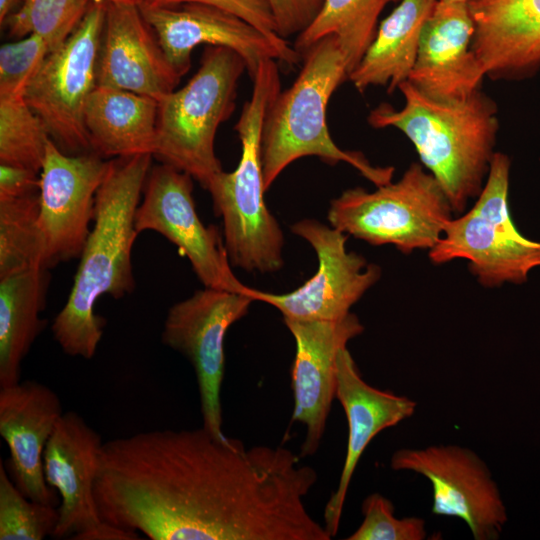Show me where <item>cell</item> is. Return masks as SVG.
Returning a JSON list of instances; mask_svg holds the SVG:
<instances>
[{
	"instance_id": "obj_21",
	"label": "cell",
	"mask_w": 540,
	"mask_h": 540,
	"mask_svg": "<svg viewBox=\"0 0 540 540\" xmlns=\"http://www.w3.org/2000/svg\"><path fill=\"white\" fill-rule=\"evenodd\" d=\"M336 398L346 415L348 439L338 485L324 509V526L331 537L338 532L348 488L364 450L381 431L411 417L417 406L406 396L369 385L347 347L336 359Z\"/></svg>"
},
{
	"instance_id": "obj_38",
	"label": "cell",
	"mask_w": 540,
	"mask_h": 540,
	"mask_svg": "<svg viewBox=\"0 0 540 540\" xmlns=\"http://www.w3.org/2000/svg\"><path fill=\"white\" fill-rule=\"evenodd\" d=\"M91 1H103L106 3H114V4H124V5H133V6H141L144 4L146 0H88Z\"/></svg>"
},
{
	"instance_id": "obj_20",
	"label": "cell",
	"mask_w": 540,
	"mask_h": 540,
	"mask_svg": "<svg viewBox=\"0 0 540 540\" xmlns=\"http://www.w3.org/2000/svg\"><path fill=\"white\" fill-rule=\"evenodd\" d=\"M474 31L468 4L437 2L408 81L436 100H460L479 90L486 72L471 49Z\"/></svg>"
},
{
	"instance_id": "obj_29",
	"label": "cell",
	"mask_w": 540,
	"mask_h": 540,
	"mask_svg": "<svg viewBox=\"0 0 540 540\" xmlns=\"http://www.w3.org/2000/svg\"><path fill=\"white\" fill-rule=\"evenodd\" d=\"M58 508L25 496L0 463V540H42L53 535Z\"/></svg>"
},
{
	"instance_id": "obj_15",
	"label": "cell",
	"mask_w": 540,
	"mask_h": 540,
	"mask_svg": "<svg viewBox=\"0 0 540 540\" xmlns=\"http://www.w3.org/2000/svg\"><path fill=\"white\" fill-rule=\"evenodd\" d=\"M110 165L111 160L95 152L69 155L48 141L39 186L46 268L80 257L91 231L96 193Z\"/></svg>"
},
{
	"instance_id": "obj_13",
	"label": "cell",
	"mask_w": 540,
	"mask_h": 540,
	"mask_svg": "<svg viewBox=\"0 0 540 540\" xmlns=\"http://www.w3.org/2000/svg\"><path fill=\"white\" fill-rule=\"evenodd\" d=\"M139 8L180 77L190 69L193 49L202 44L223 46L238 53L251 79L263 60L272 59L288 67L302 60L287 39L270 36L217 6L183 3L168 7L141 5Z\"/></svg>"
},
{
	"instance_id": "obj_5",
	"label": "cell",
	"mask_w": 540,
	"mask_h": 540,
	"mask_svg": "<svg viewBox=\"0 0 540 540\" xmlns=\"http://www.w3.org/2000/svg\"><path fill=\"white\" fill-rule=\"evenodd\" d=\"M252 81L251 97L234 127L241 142L239 163L233 171L217 174L206 190L215 215L222 218L231 265L247 272L273 273L284 264V236L264 201L260 145L267 110L281 91L277 62L263 60Z\"/></svg>"
},
{
	"instance_id": "obj_6",
	"label": "cell",
	"mask_w": 540,
	"mask_h": 540,
	"mask_svg": "<svg viewBox=\"0 0 540 540\" xmlns=\"http://www.w3.org/2000/svg\"><path fill=\"white\" fill-rule=\"evenodd\" d=\"M245 70L243 58L232 49L206 46L193 77L158 102L153 156L189 174L206 189L223 171L215 154V136L235 109L238 82Z\"/></svg>"
},
{
	"instance_id": "obj_37",
	"label": "cell",
	"mask_w": 540,
	"mask_h": 540,
	"mask_svg": "<svg viewBox=\"0 0 540 540\" xmlns=\"http://www.w3.org/2000/svg\"><path fill=\"white\" fill-rule=\"evenodd\" d=\"M17 0H0V22L1 24L7 19L10 10L13 8Z\"/></svg>"
},
{
	"instance_id": "obj_18",
	"label": "cell",
	"mask_w": 540,
	"mask_h": 540,
	"mask_svg": "<svg viewBox=\"0 0 540 540\" xmlns=\"http://www.w3.org/2000/svg\"><path fill=\"white\" fill-rule=\"evenodd\" d=\"M180 79L139 6L106 3L97 85L159 102L175 90Z\"/></svg>"
},
{
	"instance_id": "obj_11",
	"label": "cell",
	"mask_w": 540,
	"mask_h": 540,
	"mask_svg": "<svg viewBox=\"0 0 540 540\" xmlns=\"http://www.w3.org/2000/svg\"><path fill=\"white\" fill-rule=\"evenodd\" d=\"M250 295L205 287L172 305L161 333L162 343L184 355L193 366L203 427L225 438L221 388L225 371L224 340L230 326L243 318Z\"/></svg>"
},
{
	"instance_id": "obj_35",
	"label": "cell",
	"mask_w": 540,
	"mask_h": 540,
	"mask_svg": "<svg viewBox=\"0 0 540 540\" xmlns=\"http://www.w3.org/2000/svg\"><path fill=\"white\" fill-rule=\"evenodd\" d=\"M40 172L0 164V199L22 197L39 192Z\"/></svg>"
},
{
	"instance_id": "obj_7",
	"label": "cell",
	"mask_w": 540,
	"mask_h": 540,
	"mask_svg": "<svg viewBox=\"0 0 540 540\" xmlns=\"http://www.w3.org/2000/svg\"><path fill=\"white\" fill-rule=\"evenodd\" d=\"M451 203L436 178L412 163L397 182L344 190L330 202V226L373 246L393 245L404 254L432 249L453 218Z\"/></svg>"
},
{
	"instance_id": "obj_27",
	"label": "cell",
	"mask_w": 540,
	"mask_h": 540,
	"mask_svg": "<svg viewBox=\"0 0 540 540\" xmlns=\"http://www.w3.org/2000/svg\"><path fill=\"white\" fill-rule=\"evenodd\" d=\"M39 213V192L0 199V279L46 268V244Z\"/></svg>"
},
{
	"instance_id": "obj_14",
	"label": "cell",
	"mask_w": 540,
	"mask_h": 540,
	"mask_svg": "<svg viewBox=\"0 0 540 540\" xmlns=\"http://www.w3.org/2000/svg\"><path fill=\"white\" fill-rule=\"evenodd\" d=\"M291 232L314 249L318 268L304 284L287 293L253 289L254 301L267 303L290 320H336L380 279L381 268L360 254L348 251V235L315 219H302Z\"/></svg>"
},
{
	"instance_id": "obj_4",
	"label": "cell",
	"mask_w": 540,
	"mask_h": 540,
	"mask_svg": "<svg viewBox=\"0 0 540 540\" xmlns=\"http://www.w3.org/2000/svg\"><path fill=\"white\" fill-rule=\"evenodd\" d=\"M302 60L300 73L275 97L264 119L260 152L265 191L292 162L307 156L332 166L345 162L376 186L391 182L392 166H374L360 152L341 149L329 133V100L349 76L337 38H322L303 54Z\"/></svg>"
},
{
	"instance_id": "obj_36",
	"label": "cell",
	"mask_w": 540,
	"mask_h": 540,
	"mask_svg": "<svg viewBox=\"0 0 540 540\" xmlns=\"http://www.w3.org/2000/svg\"><path fill=\"white\" fill-rule=\"evenodd\" d=\"M140 534L115 526L102 520L92 530L80 535L76 540H138Z\"/></svg>"
},
{
	"instance_id": "obj_23",
	"label": "cell",
	"mask_w": 540,
	"mask_h": 540,
	"mask_svg": "<svg viewBox=\"0 0 540 540\" xmlns=\"http://www.w3.org/2000/svg\"><path fill=\"white\" fill-rule=\"evenodd\" d=\"M158 101L130 91L97 85L84 109L93 152L106 158L154 155Z\"/></svg>"
},
{
	"instance_id": "obj_31",
	"label": "cell",
	"mask_w": 540,
	"mask_h": 540,
	"mask_svg": "<svg viewBox=\"0 0 540 540\" xmlns=\"http://www.w3.org/2000/svg\"><path fill=\"white\" fill-rule=\"evenodd\" d=\"M50 48L37 34L3 44L0 48V99L23 97Z\"/></svg>"
},
{
	"instance_id": "obj_30",
	"label": "cell",
	"mask_w": 540,
	"mask_h": 540,
	"mask_svg": "<svg viewBox=\"0 0 540 540\" xmlns=\"http://www.w3.org/2000/svg\"><path fill=\"white\" fill-rule=\"evenodd\" d=\"M88 4V0H24L21 8L9 16L8 27L16 37L41 36L51 52L70 36Z\"/></svg>"
},
{
	"instance_id": "obj_34",
	"label": "cell",
	"mask_w": 540,
	"mask_h": 540,
	"mask_svg": "<svg viewBox=\"0 0 540 540\" xmlns=\"http://www.w3.org/2000/svg\"><path fill=\"white\" fill-rule=\"evenodd\" d=\"M277 34L287 39L303 32L318 15L324 0H268Z\"/></svg>"
},
{
	"instance_id": "obj_26",
	"label": "cell",
	"mask_w": 540,
	"mask_h": 540,
	"mask_svg": "<svg viewBox=\"0 0 540 540\" xmlns=\"http://www.w3.org/2000/svg\"><path fill=\"white\" fill-rule=\"evenodd\" d=\"M400 0H324L313 22L294 42L301 56L316 42L335 36L346 57L349 74L371 45L379 16L387 4Z\"/></svg>"
},
{
	"instance_id": "obj_19",
	"label": "cell",
	"mask_w": 540,
	"mask_h": 540,
	"mask_svg": "<svg viewBox=\"0 0 540 540\" xmlns=\"http://www.w3.org/2000/svg\"><path fill=\"white\" fill-rule=\"evenodd\" d=\"M63 413L58 395L38 381L0 388V435L9 449L11 478L28 498L55 506L59 497L45 480L43 455Z\"/></svg>"
},
{
	"instance_id": "obj_33",
	"label": "cell",
	"mask_w": 540,
	"mask_h": 540,
	"mask_svg": "<svg viewBox=\"0 0 540 540\" xmlns=\"http://www.w3.org/2000/svg\"><path fill=\"white\" fill-rule=\"evenodd\" d=\"M183 3L217 6L238 15L270 36L278 35L276 21L268 0H146L142 5L168 7Z\"/></svg>"
},
{
	"instance_id": "obj_2",
	"label": "cell",
	"mask_w": 540,
	"mask_h": 540,
	"mask_svg": "<svg viewBox=\"0 0 540 540\" xmlns=\"http://www.w3.org/2000/svg\"><path fill=\"white\" fill-rule=\"evenodd\" d=\"M153 155L111 159L97 190L93 227L80 255L74 281L51 331L62 351L72 357H94L104 320L95 313L103 295L115 299L133 292L132 249L137 235L135 213L141 201Z\"/></svg>"
},
{
	"instance_id": "obj_8",
	"label": "cell",
	"mask_w": 540,
	"mask_h": 540,
	"mask_svg": "<svg viewBox=\"0 0 540 540\" xmlns=\"http://www.w3.org/2000/svg\"><path fill=\"white\" fill-rule=\"evenodd\" d=\"M510 168V158L495 152L474 205L452 218L429 250L432 263L467 260L470 272L489 288L522 284L540 267V240L524 236L509 211Z\"/></svg>"
},
{
	"instance_id": "obj_10",
	"label": "cell",
	"mask_w": 540,
	"mask_h": 540,
	"mask_svg": "<svg viewBox=\"0 0 540 540\" xmlns=\"http://www.w3.org/2000/svg\"><path fill=\"white\" fill-rule=\"evenodd\" d=\"M192 192L189 174L164 163L151 167L135 213L137 232H158L177 246L205 287L251 296L253 288L240 282L231 270L219 230L201 221Z\"/></svg>"
},
{
	"instance_id": "obj_25",
	"label": "cell",
	"mask_w": 540,
	"mask_h": 540,
	"mask_svg": "<svg viewBox=\"0 0 540 540\" xmlns=\"http://www.w3.org/2000/svg\"><path fill=\"white\" fill-rule=\"evenodd\" d=\"M50 279L43 267L0 279V388L21 381L22 362L46 327L40 315Z\"/></svg>"
},
{
	"instance_id": "obj_17",
	"label": "cell",
	"mask_w": 540,
	"mask_h": 540,
	"mask_svg": "<svg viewBox=\"0 0 540 540\" xmlns=\"http://www.w3.org/2000/svg\"><path fill=\"white\" fill-rule=\"evenodd\" d=\"M103 444L101 435L82 416L63 413L43 455L45 480L59 495L53 538L76 540L102 522L95 483Z\"/></svg>"
},
{
	"instance_id": "obj_22",
	"label": "cell",
	"mask_w": 540,
	"mask_h": 540,
	"mask_svg": "<svg viewBox=\"0 0 540 540\" xmlns=\"http://www.w3.org/2000/svg\"><path fill=\"white\" fill-rule=\"evenodd\" d=\"M471 49L486 74L520 75L540 66V0H470Z\"/></svg>"
},
{
	"instance_id": "obj_16",
	"label": "cell",
	"mask_w": 540,
	"mask_h": 540,
	"mask_svg": "<svg viewBox=\"0 0 540 540\" xmlns=\"http://www.w3.org/2000/svg\"><path fill=\"white\" fill-rule=\"evenodd\" d=\"M283 320L296 345L291 371L292 422L306 427L300 456L307 457L320 446L336 398L337 355L363 332L364 326L351 312L336 320Z\"/></svg>"
},
{
	"instance_id": "obj_12",
	"label": "cell",
	"mask_w": 540,
	"mask_h": 540,
	"mask_svg": "<svg viewBox=\"0 0 540 540\" xmlns=\"http://www.w3.org/2000/svg\"><path fill=\"white\" fill-rule=\"evenodd\" d=\"M395 471H410L431 483V512L457 517L475 540H496L508 520L506 506L486 463L458 445L401 448L390 459Z\"/></svg>"
},
{
	"instance_id": "obj_9",
	"label": "cell",
	"mask_w": 540,
	"mask_h": 540,
	"mask_svg": "<svg viewBox=\"0 0 540 540\" xmlns=\"http://www.w3.org/2000/svg\"><path fill=\"white\" fill-rule=\"evenodd\" d=\"M106 2L91 1L79 24L51 51L24 92V100L58 148L69 155L93 152L84 124L87 99L97 86Z\"/></svg>"
},
{
	"instance_id": "obj_3",
	"label": "cell",
	"mask_w": 540,
	"mask_h": 540,
	"mask_svg": "<svg viewBox=\"0 0 540 540\" xmlns=\"http://www.w3.org/2000/svg\"><path fill=\"white\" fill-rule=\"evenodd\" d=\"M398 89L404 106L373 108L368 123L394 127L414 145L421 164L436 178L454 213L481 192L494 155L499 128L496 103L480 89L460 100L428 97L408 80Z\"/></svg>"
},
{
	"instance_id": "obj_39",
	"label": "cell",
	"mask_w": 540,
	"mask_h": 540,
	"mask_svg": "<svg viewBox=\"0 0 540 540\" xmlns=\"http://www.w3.org/2000/svg\"><path fill=\"white\" fill-rule=\"evenodd\" d=\"M470 0H437L439 4L450 5V4H468Z\"/></svg>"
},
{
	"instance_id": "obj_32",
	"label": "cell",
	"mask_w": 540,
	"mask_h": 540,
	"mask_svg": "<svg viewBox=\"0 0 540 540\" xmlns=\"http://www.w3.org/2000/svg\"><path fill=\"white\" fill-rule=\"evenodd\" d=\"M363 521L348 540H423L425 521L419 517L397 518L393 503L379 493L367 496L362 503Z\"/></svg>"
},
{
	"instance_id": "obj_24",
	"label": "cell",
	"mask_w": 540,
	"mask_h": 540,
	"mask_svg": "<svg viewBox=\"0 0 540 540\" xmlns=\"http://www.w3.org/2000/svg\"><path fill=\"white\" fill-rule=\"evenodd\" d=\"M437 0H400L380 23L363 58L348 79L359 92L387 86L388 93L408 80L416 61L421 33Z\"/></svg>"
},
{
	"instance_id": "obj_1",
	"label": "cell",
	"mask_w": 540,
	"mask_h": 540,
	"mask_svg": "<svg viewBox=\"0 0 540 540\" xmlns=\"http://www.w3.org/2000/svg\"><path fill=\"white\" fill-rule=\"evenodd\" d=\"M299 462L203 426L138 432L104 442L97 508L151 540H324L304 501L317 473Z\"/></svg>"
},
{
	"instance_id": "obj_28",
	"label": "cell",
	"mask_w": 540,
	"mask_h": 540,
	"mask_svg": "<svg viewBox=\"0 0 540 540\" xmlns=\"http://www.w3.org/2000/svg\"><path fill=\"white\" fill-rule=\"evenodd\" d=\"M50 139L24 97L0 99V164L40 172Z\"/></svg>"
}]
</instances>
